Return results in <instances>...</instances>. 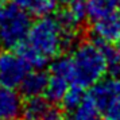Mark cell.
<instances>
[{"label": "cell", "mask_w": 120, "mask_h": 120, "mask_svg": "<svg viewBox=\"0 0 120 120\" xmlns=\"http://www.w3.org/2000/svg\"><path fill=\"white\" fill-rule=\"evenodd\" d=\"M76 38V31L66 28L57 16H42L31 24L27 38L19 47V54L33 69H42L71 46Z\"/></svg>", "instance_id": "6da1fadb"}, {"label": "cell", "mask_w": 120, "mask_h": 120, "mask_svg": "<svg viewBox=\"0 0 120 120\" xmlns=\"http://www.w3.org/2000/svg\"><path fill=\"white\" fill-rule=\"evenodd\" d=\"M73 84L84 89L93 86L108 71L107 60L98 41H86L76 46L70 55Z\"/></svg>", "instance_id": "7a4b0ae2"}, {"label": "cell", "mask_w": 120, "mask_h": 120, "mask_svg": "<svg viewBox=\"0 0 120 120\" xmlns=\"http://www.w3.org/2000/svg\"><path fill=\"white\" fill-rule=\"evenodd\" d=\"M31 19L27 11L15 4L0 6V47L4 50L19 49L27 38Z\"/></svg>", "instance_id": "3957f363"}, {"label": "cell", "mask_w": 120, "mask_h": 120, "mask_svg": "<svg viewBox=\"0 0 120 120\" xmlns=\"http://www.w3.org/2000/svg\"><path fill=\"white\" fill-rule=\"evenodd\" d=\"M33 68L19 53L6 50L0 54V85L16 88Z\"/></svg>", "instance_id": "277c9868"}, {"label": "cell", "mask_w": 120, "mask_h": 120, "mask_svg": "<svg viewBox=\"0 0 120 120\" xmlns=\"http://www.w3.org/2000/svg\"><path fill=\"white\" fill-rule=\"evenodd\" d=\"M86 97L97 108L100 115H103L120 98V78L115 76L111 78H101L90 86V92Z\"/></svg>", "instance_id": "5b68a950"}, {"label": "cell", "mask_w": 120, "mask_h": 120, "mask_svg": "<svg viewBox=\"0 0 120 120\" xmlns=\"http://www.w3.org/2000/svg\"><path fill=\"white\" fill-rule=\"evenodd\" d=\"M20 116L23 120H64V113L57 103L42 96L28 97L22 105Z\"/></svg>", "instance_id": "8992f818"}, {"label": "cell", "mask_w": 120, "mask_h": 120, "mask_svg": "<svg viewBox=\"0 0 120 120\" xmlns=\"http://www.w3.org/2000/svg\"><path fill=\"white\" fill-rule=\"evenodd\" d=\"M92 35L96 41L112 43L120 35V14L117 11L93 20Z\"/></svg>", "instance_id": "52a82bcc"}, {"label": "cell", "mask_w": 120, "mask_h": 120, "mask_svg": "<svg viewBox=\"0 0 120 120\" xmlns=\"http://www.w3.org/2000/svg\"><path fill=\"white\" fill-rule=\"evenodd\" d=\"M22 98L15 88L0 85V120H15L20 116Z\"/></svg>", "instance_id": "ba28073f"}, {"label": "cell", "mask_w": 120, "mask_h": 120, "mask_svg": "<svg viewBox=\"0 0 120 120\" xmlns=\"http://www.w3.org/2000/svg\"><path fill=\"white\" fill-rule=\"evenodd\" d=\"M60 22L69 28L71 31L78 33V30L88 19V11H86V4L84 0H78L74 3L68 4L66 8L58 15Z\"/></svg>", "instance_id": "9c48e42d"}, {"label": "cell", "mask_w": 120, "mask_h": 120, "mask_svg": "<svg viewBox=\"0 0 120 120\" xmlns=\"http://www.w3.org/2000/svg\"><path fill=\"white\" fill-rule=\"evenodd\" d=\"M19 86L22 89L23 94H26L27 97L42 96L47 86V74L41 69L30 70Z\"/></svg>", "instance_id": "30bf717a"}, {"label": "cell", "mask_w": 120, "mask_h": 120, "mask_svg": "<svg viewBox=\"0 0 120 120\" xmlns=\"http://www.w3.org/2000/svg\"><path fill=\"white\" fill-rule=\"evenodd\" d=\"M86 11L88 18L92 20L116 12L120 7V0H86Z\"/></svg>", "instance_id": "8fae6325"}, {"label": "cell", "mask_w": 120, "mask_h": 120, "mask_svg": "<svg viewBox=\"0 0 120 120\" xmlns=\"http://www.w3.org/2000/svg\"><path fill=\"white\" fill-rule=\"evenodd\" d=\"M71 84L65 78H61L54 74H47V86L45 90L46 97L54 101V103H60L65 96L66 90L69 89Z\"/></svg>", "instance_id": "7c38bea8"}, {"label": "cell", "mask_w": 120, "mask_h": 120, "mask_svg": "<svg viewBox=\"0 0 120 120\" xmlns=\"http://www.w3.org/2000/svg\"><path fill=\"white\" fill-rule=\"evenodd\" d=\"M73 112V120H103L101 115L88 97Z\"/></svg>", "instance_id": "4fadbf2b"}, {"label": "cell", "mask_w": 120, "mask_h": 120, "mask_svg": "<svg viewBox=\"0 0 120 120\" xmlns=\"http://www.w3.org/2000/svg\"><path fill=\"white\" fill-rule=\"evenodd\" d=\"M100 45H101V49H103L105 60H107L108 71L115 77L120 76V54H119V51L116 50L115 46H111V43L100 42Z\"/></svg>", "instance_id": "5bb4252c"}, {"label": "cell", "mask_w": 120, "mask_h": 120, "mask_svg": "<svg viewBox=\"0 0 120 120\" xmlns=\"http://www.w3.org/2000/svg\"><path fill=\"white\" fill-rule=\"evenodd\" d=\"M85 97H86V94H85V89L84 88L77 86V85H70L69 89L66 90L64 98H62V103H64L66 109L74 111L85 100Z\"/></svg>", "instance_id": "9a60e30c"}, {"label": "cell", "mask_w": 120, "mask_h": 120, "mask_svg": "<svg viewBox=\"0 0 120 120\" xmlns=\"http://www.w3.org/2000/svg\"><path fill=\"white\" fill-rule=\"evenodd\" d=\"M57 7H58V0H38L30 14L38 18L49 16L57 11Z\"/></svg>", "instance_id": "2e32d148"}, {"label": "cell", "mask_w": 120, "mask_h": 120, "mask_svg": "<svg viewBox=\"0 0 120 120\" xmlns=\"http://www.w3.org/2000/svg\"><path fill=\"white\" fill-rule=\"evenodd\" d=\"M37 1L38 0H11L12 4H15L16 7H19V8H22L27 12H31L34 6L37 4Z\"/></svg>", "instance_id": "e0dca14e"}, {"label": "cell", "mask_w": 120, "mask_h": 120, "mask_svg": "<svg viewBox=\"0 0 120 120\" xmlns=\"http://www.w3.org/2000/svg\"><path fill=\"white\" fill-rule=\"evenodd\" d=\"M74 1H78V0H58V3H61V4H65V6L70 4V3H74Z\"/></svg>", "instance_id": "ac0fdd59"}, {"label": "cell", "mask_w": 120, "mask_h": 120, "mask_svg": "<svg viewBox=\"0 0 120 120\" xmlns=\"http://www.w3.org/2000/svg\"><path fill=\"white\" fill-rule=\"evenodd\" d=\"M115 42H116V46H115V47H116V50L119 51V54H120V35H119V38L116 39Z\"/></svg>", "instance_id": "d6986e66"}, {"label": "cell", "mask_w": 120, "mask_h": 120, "mask_svg": "<svg viewBox=\"0 0 120 120\" xmlns=\"http://www.w3.org/2000/svg\"><path fill=\"white\" fill-rule=\"evenodd\" d=\"M4 1H6V0H0V6H3V4H4Z\"/></svg>", "instance_id": "ffe728a7"}]
</instances>
